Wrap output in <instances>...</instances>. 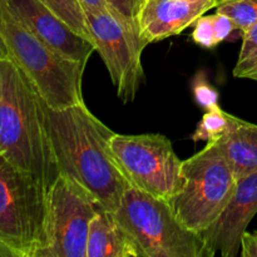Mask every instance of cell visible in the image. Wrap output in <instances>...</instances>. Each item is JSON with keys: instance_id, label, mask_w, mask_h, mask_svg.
<instances>
[{"instance_id": "4fadbf2b", "label": "cell", "mask_w": 257, "mask_h": 257, "mask_svg": "<svg viewBox=\"0 0 257 257\" xmlns=\"http://www.w3.org/2000/svg\"><path fill=\"white\" fill-rule=\"evenodd\" d=\"M87 257H143V253L115 213L103 208L90 221Z\"/></svg>"}, {"instance_id": "8fae6325", "label": "cell", "mask_w": 257, "mask_h": 257, "mask_svg": "<svg viewBox=\"0 0 257 257\" xmlns=\"http://www.w3.org/2000/svg\"><path fill=\"white\" fill-rule=\"evenodd\" d=\"M257 213V171L238 178L230 202L217 222L202 233L211 255L237 256L241 238Z\"/></svg>"}, {"instance_id": "8992f818", "label": "cell", "mask_w": 257, "mask_h": 257, "mask_svg": "<svg viewBox=\"0 0 257 257\" xmlns=\"http://www.w3.org/2000/svg\"><path fill=\"white\" fill-rule=\"evenodd\" d=\"M182 173L183 187L171 207L186 228L202 235L225 211L237 178L215 142L183 161Z\"/></svg>"}, {"instance_id": "603a6c76", "label": "cell", "mask_w": 257, "mask_h": 257, "mask_svg": "<svg viewBox=\"0 0 257 257\" xmlns=\"http://www.w3.org/2000/svg\"><path fill=\"white\" fill-rule=\"evenodd\" d=\"M242 257H257V232L250 233L246 231L241 238V252Z\"/></svg>"}, {"instance_id": "ac0fdd59", "label": "cell", "mask_w": 257, "mask_h": 257, "mask_svg": "<svg viewBox=\"0 0 257 257\" xmlns=\"http://www.w3.org/2000/svg\"><path fill=\"white\" fill-rule=\"evenodd\" d=\"M216 12L230 17L236 30L243 34L257 22V0H230L217 5Z\"/></svg>"}, {"instance_id": "3957f363", "label": "cell", "mask_w": 257, "mask_h": 257, "mask_svg": "<svg viewBox=\"0 0 257 257\" xmlns=\"http://www.w3.org/2000/svg\"><path fill=\"white\" fill-rule=\"evenodd\" d=\"M0 39L8 57L25 73L50 108L60 109L84 102V65L65 59L47 47L20 20L9 0H0Z\"/></svg>"}, {"instance_id": "e0dca14e", "label": "cell", "mask_w": 257, "mask_h": 257, "mask_svg": "<svg viewBox=\"0 0 257 257\" xmlns=\"http://www.w3.org/2000/svg\"><path fill=\"white\" fill-rule=\"evenodd\" d=\"M233 75L240 79L257 80V22L242 34V45Z\"/></svg>"}, {"instance_id": "7402d4cb", "label": "cell", "mask_w": 257, "mask_h": 257, "mask_svg": "<svg viewBox=\"0 0 257 257\" xmlns=\"http://www.w3.org/2000/svg\"><path fill=\"white\" fill-rule=\"evenodd\" d=\"M212 19L216 40L220 44L223 40L228 39V37L232 34L233 30H236L235 24H233L232 19L230 17H227V15L220 12H216L215 14H212Z\"/></svg>"}, {"instance_id": "44dd1931", "label": "cell", "mask_w": 257, "mask_h": 257, "mask_svg": "<svg viewBox=\"0 0 257 257\" xmlns=\"http://www.w3.org/2000/svg\"><path fill=\"white\" fill-rule=\"evenodd\" d=\"M193 25L195 28L192 32V40L196 44L205 49H213L216 45H218L213 29L212 15H201Z\"/></svg>"}, {"instance_id": "277c9868", "label": "cell", "mask_w": 257, "mask_h": 257, "mask_svg": "<svg viewBox=\"0 0 257 257\" xmlns=\"http://www.w3.org/2000/svg\"><path fill=\"white\" fill-rule=\"evenodd\" d=\"M48 190L0 153V243L13 257H38L47 243Z\"/></svg>"}, {"instance_id": "d4e9b609", "label": "cell", "mask_w": 257, "mask_h": 257, "mask_svg": "<svg viewBox=\"0 0 257 257\" xmlns=\"http://www.w3.org/2000/svg\"><path fill=\"white\" fill-rule=\"evenodd\" d=\"M0 257H13L12 252L4 245H2V243H0Z\"/></svg>"}, {"instance_id": "2e32d148", "label": "cell", "mask_w": 257, "mask_h": 257, "mask_svg": "<svg viewBox=\"0 0 257 257\" xmlns=\"http://www.w3.org/2000/svg\"><path fill=\"white\" fill-rule=\"evenodd\" d=\"M40 2L49 8L57 17L64 20L74 32L92 42L88 30L85 12L78 0H40Z\"/></svg>"}, {"instance_id": "9a60e30c", "label": "cell", "mask_w": 257, "mask_h": 257, "mask_svg": "<svg viewBox=\"0 0 257 257\" xmlns=\"http://www.w3.org/2000/svg\"><path fill=\"white\" fill-rule=\"evenodd\" d=\"M238 120L240 118L225 112L220 107L206 110L205 115L197 124V128L192 135V141L193 142H198V141L216 142L223 136L227 135L230 131H232Z\"/></svg>"}, {"instance_id": "484cf974", "label": "cell", "mask_w": 257, "mask_h": 257, "mask_svg": "<svg viewBox=\"0 0 257 257\" xmlns=\"http://www.w3.org/2000/svg\"><path fill=\"white\" fill-rule=\"evenodd\" d=\"M5 55H8L7 49H5L4 43H3L2 39H0V57H5Z\"/></svg>"}, {"instance_id": "4316f807", "label": "cell", "mask_w": 257, "mask_h": 257, "mask_svg": "<svg viewBox=\"0 0 257 257\" xmlns=\"http://www.w3.org/2000/svg\"><path fill=\"white\" fill-rule=\"evenodd\" d=\"M216 2V7H217V5H220V4H222V3H226V2H230V0H215ZM216 9V8H215Z\"/></svg>"}, {"instance_id": "d6986e66", "label": "cell", "mask_w": 257, "mask_h": 257, "mask_svg": "<svg viewBox=\"0 0 257 257\" xmlns=\"http://www.w3.org/2000/svg\"><path fill=\"white\" fill-rule=\"evenodd\" d=\"M115 18L138 37L137 17L145 0H105ZM140 38V37H138Z\"/></svg>"}, {"instance_id": "30bf717a", "label": "cell", "mask_w": 257, "mask_h": 257, "mask_svg": "<svg viewBox=\"0 0 257 257\" xmlns=\"http://www.w3.org/2000/svg\"><path fill=\"white\" fill-rule=\"evenodd\" d=\"M23 23L53 52L87 67L95 47L72 29L40 0H9Z\"/></svg>"}, {"instance_id": "5b68a950", "label": "cell", "mask_w": 257, "mask_h": 257, "mask_svg": "<svg viewBox=\"0 0 257 257\" xmlns=\"http://www.w3.org/2000/svg\"><path fill=\"white\" fill-rule=\"evenodd\" d=\"M114 213L143 257H212L202 235L186 228L168 201L130 187Z\"/></svg>"}, {"instance_id": "ffe728a7", "label": "cell", "mask_w": 257, "mask_h": 257, "mask_svg": "<svg viewBox=\"0 0 257 257\" xmlns=\"http://www.w3.org/2000/svg\"><path fill=\"white\" fill-rule=\"evenodd\" d=\"M192 90L196 103L201 108L206 110H211L220 107L218 105V98H220L218 92L207 82V79H206L202 73L196 75V78L193 79Z\"/></svg>"}, {"instance_id": "9c48e42d", "label": "cell", "mask_w": 257, "mask_h": 257, "mask_svg": "<svg viewBox=\"0 0 257 257\" xmlns=\"http://www.w3.org/2000/svg\"><path fill=\"white\" fill-rule=\"evenodd\" d=\"M90 39L123 103L136 98L145 74L140 38L110 12H85Z\"/></svg>"}, {"instance_id": "6da1fadb", "label": "cell", "mask_w": 257, "mask_h": 257, "mask_svg": "<svg viewBox=\"0 0 257 257\" xmlns=\"http://www.w3.org/2000/svg\"><path fill=\"white\" fill-rule=\"evenodd\" d=\"M44 115L59 173L77 181L104 210L114 212L131 187L110 148L114 132L84 102L60 109L44 102Z\"/></svg>"}, {"instance_id": "ba28073f", "label": "cell", "mask_w": 257, "mask_h": 257, "mask_svg": "<svg viewBox=\"0 0 257 257\" xmlns=\"http://www.w3.org/2000/svg\"><path fill=\"white\" fill-rule=\"evenodd\" d=\"M100 210L82 185L59 173L48 190L47 243L38 257H87L90 221Z\"/></svg>"}, {"instance_id": "5bb4252c", "label": "cell", "mask_w": 257, "mask_h": 257, "mask_svg": "<svg viewBox=\"0 0 257 257\" xmlns=\"http://www.w3.org/2000/svg\"><path fill=\"white\" fill-rule=\"evenodd\" d=\"M215 143L237 180L257 171V124L240 119Z\"/></svg>"}, {"instance_id": "7a4b0ae2", "label": "cell", "mask_w": 257, "mask_h": 257, "mask_svg": "<svg viewBox=\"0 0 257 257\" xmlns=\"http://www.w3.org/2000/svg\"><path fill=\"white\" fill-rule=\"evenodd\" d=\"M0 153L47 190L59 176L44 115V100L8 55L0 57Z\"/></svg>"}, {"instance_id": "7c38bea8", "label": "cell", "mask_w": 257, "mask_h": 257, "mask_svg": "<svg viewBox=\"0 0 257 257\" xmlns=\"http://www.w3.org/2000/svg\"><path fill=\"white\" fill-rule=\"evenodd\" d=\"M215 0H145L137 17L143 47L181 34L208 10Z\"/></svg>"}, {"instance_id": "cb8c5ba5", "label": "cell", "mask_w": 257, "mask_h": 257, "mask_svg": "<svg viewBox=\"0 0 257 257\" xmlns=\"http://www.w3.org/2000/svg\"><path fill=\"white\" fill-rule=\"evenodd\" d=\"M84 12H110L105 0H78ZM112 13V12H110Z\"/></svg>"}, {"instance_id": "52a82bcc", "label": "cell", "mask_w": 257, "mask_h": 257, "mask_svg": "<svg viewBox=\"0 0 257 257\" xmlns=\"http://www.w3.org/2000/svg\"><path fill=\"white\" fill-rule=\"evenodd\" d=\"M110 148L131 187L168 202L182 190L183 161L166 136L114 133Z\"/></svg>"}]
</instances>
